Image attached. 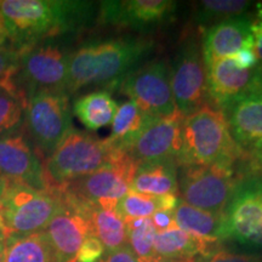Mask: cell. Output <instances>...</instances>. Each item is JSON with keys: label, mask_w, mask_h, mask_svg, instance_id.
Listing matches in <instances>:
<instances>
[{"label": "cell", "mask_w": 262, "mask_h": 262, "mask_svg": "<svg viewBox=\"0 0 262 262\" xmlns=\"http://www.w3.org/2000/svg\"><path fill=\"white\" fill-rule=\"evenodd\" d=\"M178 170L179 165L175 159L140 164L134 175L130 191L150 195H179Z\"/></svg>", "instance_id": "obj_21"}, {"label": "cell", "mask_w": 262, "mask_h": 262, "mask_svg": "<svg viewBox=\"0 0 262 262\" xmlns=\"http://www.w3.org/2000/svg\"><path fill=\"white\" fill-rule=\"evenodd\" d=\"M0 9L9 47L21 52L81 31L93 21L96 8L91 2L77 0H4Z\"/></svg>", "instance_id": "obj_1"}, {"label": "cell", "mask_w": 262, "mask_h": 262, "mask_svg": "<svg viewBox=\"0 0 262 262\" xmlns=\"http://www.w3.org/2000/svg\"><path fill=\"white\" fill-rule=\"evenodd\" d=\"M153 225L157 229V232L166 231V229L173 228L178 226L173 219V211H165V210H158L150 217Z\"/></svg>", "instance_id": "obj_36"}, {"label": "cell", "mask_w": 262, "mask_h": 262, "mask_svg": "<svg viewBox=\"0 0 262 262\" xmlns=\"http://www.w3.org/2000/svg\"><path fill=\"white\" fill-rule=\"evenodd\" d=\"M126 244L137 258L155 255V237L157 229L150 217L125 220Z\"/></svg>", "instance_id": "obj_28"}, {"label": "cell", "mask_w": 262, "mask_h": 262, "mask_svg": "<svg viewBox=\"0 0 262 262\" xmlns=\"http://www.w3.org/2000/svg\"><path fill=\"white\" fill-rule=\"evenodd\" d=\"M2 183H3V180H2V178H0V188H2Z\"/></svg>", "instance_id": "obj_42"}, {"label": "cell", "mask_w": 262, "mask_h": 262, "mask_svg": "<svg viewBox=\"0 0 262 262\" xmlns=\"http://www.w3.org/2000/svg\"><path fill=\"white\" fill-rule=\"evenodd\" d=\"M254 4L247 0H203L195 5V26L203 31L225 19L247 15Z\"/></svg>", "instance_id": "obj_27"}, {"label": "cell", "mask_w": 262, "mask_h": 262, "mask_svg": "<svg viewBox=\"0 0 262 262\" xmlns=\"http://www.w3.org/2000/svg\"><path fill=\"white\" fill-rule=\"evenodd\" d=\"M61 204L56 189H37L24 182L3 180L0 233L4 239L44 231Z\"/></svg>", "instance_id": "obj_5"}, {"label": "cell", "mask_w": 262, "mask_h": 262, "mask_svg": "<svg viewBox=\"0 0 262 262\" xmlns=\"http://www.w3.org/2000/svg\"><path fill=\"white\" fill-rule=\"evenodd\" d=\"M18 54L14 89L26 104L32 96L40 93L67 94L68 64L72 54L67 45L52 39Z\"/></svg>", "instance_id": "obj_6"}, {"label": "cell", "mask_w": 262, "mask_h": 262, "mask_svg": "<svg viewBox=\"0 0 262 262\" xmlns=\"http://www.w3.org/2000/svg\"><path fill=\"white\" fill-rule=\"evenodd\" d=\"M22 125L44 162L73 127L70 96L62 93H40L32 96L26 104Z\"/></svg>", "instance_id": "obj_9"}, {"label": "cell", "mask_w": 262, "mask_h": 262, "mask_svg": "<svg viewBox=\"0 0 262 262\" xmlns=\"http://www.w3.org/2000/svg\"><path fill=\"white\" fill-rule=\"evenodd\" d=\"M170 67V85L176 108L183 117L211 103L202 39L188 28L180 41Z\"/></svg>", "instance_id": "obj_8"}, {"label": "cell", "mask_w": 262, "mask_h": 262, "mask_svg": "<svg viewBox=\"0 0 262 262\" xmlns=\"http://www.w3.org/2000/svg\"><path fill=\"white\" fill-rule=\"evenodd\" d=\"M3 48H10V47H9L8 31H6L4 18H3V15H2V9H0V49Z\"/></svg>", "instance_id": "obj_40"}, {"label": "cell", "mask_w": 262, "mask_h": 262, "mask_svg": "<svg viewBox=\"0 0 262 262\" xmlns=\"http://www.w3.org/2000/svg\"><path fill=\"white\" fill-rule=\"evenodd\" d=\"M224 113L232 137L247 155L262 148V94L235 101Z\"/></svg>", "instance_id": "obj_19"}, {"label": "cell", "mask_w": 262, "mask_h": 262, "mask_svg": "<svg viewBox=\"0 0 262 262\" xmlns=\"http://www.w3.org/2000/svg\"><path fill=\"white\" fill-rule=\"evenodd\" d=\"M4 262H57L44 231L12 235L4 241Z\"/></svg>", "instance_id": "obj_24"}, {"label": "cell", "mask_w": 262, "mask_h": 262, "mask_svg": "<svg viewBox=\"0 0 262 262\" xmlns=\"http://www.w3.org/2000/svg\"><path fill=\"white\" fill-rule=\"evenodd\" d=\"M116 208H106L96 204H91L90 208L89 217L93 233L100 239L106 251L127 245L125 224Z\"/></svg>", "instance_id": "obj_26"}, {"label": "cell", "mask_w": 262, "mask_h": 262, "mask_svg": "<svg viewBox=\"0 0 262 262\" xmlns=\"http://www.w3.org/2000/svg\"><path fill=\"white\" fill-rule=\"evenodd\" d=\"M137 260H139V262H195L196 258H164L153 255V256L141 257L137 258Z\"/></svg>", "instance_id": "obj_39"}, {"label": "cell", "mask_w": 262, "mask_h": 262, "mask_svg": "<svg viewBox=\"0 0 262 262\" xmlns=\"http://www.w3.org/2000/svg\"><path fill=\"white\" fill-rule=\"evenodd\" d=\"M195 262H262V257L257 255L234 253V251L217 248L210 254L198 257Z\"/></svg>", "instance_id": "obj_32"}, {"label": "cell", "mask_w": 262, "mask_h": 262, "mask_svg": "<svg viewBox=\"0 0 262 262\" xmlns=\"http://www.w3.org/2000/svg\"><path fill=\"white\" fill-rule=\"evenodd\" d=\"M182 120L179 111L168 117L148 118L127 153L139 165L156 160H176L181 149Z\"/></svg>", "instance_id": "obj_17"}, {"label": "cell", "mask_w": 262, "mask_h": 262, "mask_svg": "<svg viewBox=\"0 0 262 262\" xmlns=\"http://www.w3.org/2000/svg\"><path fill=\"white\" fill-rule=\"evenodd\" d=\"M226 237L262 248V175L247 173L239 181L225 210Z\"/></svg>", "instance_id": "obj_11"}, {"label": "cell", "mask_w": 262, "mask_h": 262, "mask_svg": "<svg viewBox=\"0 0 262 262\" xmlns=\"http://www.w3.org/2000/svg\"><path fill=\"white\" fill-rule=\"evenodd\" d=\"M26 102L18 95L0 88V135L22 123Z\"/></svg>", "instance_id": "obj_30"}, {"label": "cell", "mask_w": 262, "mask_h": 262, "mask_svg": "<svg viewBox=\"0 0 262 262\" xmlns=\"http://www.w3.org/2000/svg\"><path fill=\"white\" fill-rule=\"evenodd\" d=\"M126 152L88 131L72 129L42 162L45 187L58 189L74 180L111 165Z\"/></svg>", "instance_id": "obj_4"}, {"label": "cell", "mask_w": 262, "mask_h": 262, "mask_svg": "<svg viewBox=\"0 0 262 262\" xmlns=\"http://www.w3.org/2000/svg\"><path fill=\"white\" fill-rule=\"evenodd\" d=\"M220 247L206 243L201 238L176 227L157 232L155 237V255L164 258H198L210 254Z\"/></svg>", "instance_id": "obj_22"}, {"label": "cell", "mask_w": 262, "mask_h": 262, "mask_svg": "<svg viewBox=\"0 0 262 262\" xmlns=\"http://www.w3.org/2000/svg\"><path fill=\"white\" fill-rule=\"evenodd\" d=\"M173 219L183 231L201 238L214 247H219L222 241L227 239L225 214L202 210L180 199L178 208L173 210Z\"/></svg>", "instance_id": "obj_20"}, {"label": "cell", "mask_w": 262, "mask_h": 262, "mask_svg": "<svg viewBox=\"0 0 262 262\" xmlns=\"http://www.w3.org/2000/svg\"><path fill=\"white\" fill-rule=\"evenodd\" d=\"M208 91L211 103L224 111L229 104L251 95L262 94V67L242 70L233 57L206 63Z\"/></svg>", "instance_id": "obj_15"}, {"label": "cell", "mask_w": 262, "mask_h": 262, "mask_svg": "<svg viewBox=\"0 0 262 262\" xmlns=\"http://www.w3.org/2000/svg\"><path fill=\"white\" fill-rule=\"evenodd\" d=\"M98 262H139V260L133 250L127 245H124L116 250L106 251Z\"/></svg>", "instance_id": "obj_35"}, {"label": "cell", "mask_w": 262, "mask_h": 262, "mask_svg": "<svg viewBox=\"0 0 262 262\" xmlns=\"http://www.w3.org/2000/svg\"><path fill=\"white\" fill-rule=\"evenodd\" d=\"M254 11L250 16L251 34L254 38V50L257 56L258 66L262 67V3H255Z\"/></svg>", "instance_id": "obj_34"}, {"label": "cell", "mask_w": 262, "mask_h": 262, "mask_svg": "<svg viewBox=\"0 0 262 262\" xmlns=\"http://www.w3.org/2000/svg\"><path fill=\"white\" fill-rule=\"evenodd\" d=\"M106 253L103 244L94 234L85 238L75 255L74 262H98Z\"/></svg>", "instance_id": "obj_33"}, {"label": "cell", "mask_w": 262, "mask_h": 262, "mask_svg": "<svg viewBox=\"0 0 262 262\" xmlns=\"http://www.w3.org/2000/svg\"><path fill=\"white\" fill-rule=\"evenodd\" d=\"M155 49L147 35L90 41L72 51L68 64L67 95L89 86L117 89L127 73L139 67Z\"/></svg>", "instance_id": "obj_2"}, {"label": "cell", "mask_w": 262, "mask_h": 262, "mask_svg": "<svg viewBox=\"0 0 262 262\" xmlns=\"http://www.w3.org/2000/svg\"><path fill=\"white\" fill-rule=\"evenodd\" d=\"M243 176L242 166L181 165L178 170L179 196L194 208L224 214Z\"/></svg>", "instance_id": "obj_7"}, {"label": "cell", "mask_w": 262, "mask_h": 262, "mask_svg": "<svg viewBox=\"0 0 262 262\" xmlns=\"http://www.w3.org/2000/svg\"><path fill=\"white\" fill-rule=\"evenodd\" d=\"M0 178L47 189L42 160L26 135L22 123L0 135Z\"/></svg>", "instance_id": "obj_16"}, {"label": "cell", "mask_w": 262, "mask_h": 262, "mask_svg": "<svg viewBox=\"0 0 262 262\" xmlns=\"http://www.w3.org/2000/svg\"><path fill=\"white\" fill-rule=\"evenodd\" d=\"M202 50L208 62L234 56L243 49H254L249 14L219 22L202 31Z\"/></svg>", "instance_id": "obj_18"}, {"label": "cell", "mask_w": 262, "mask_h": 262, "mask_svg": "<svg viewBox=\"0 0 262 262\" xmlns=\"http://www.w3.org/2000/svg\"><path fill=\"white\" fill-rule=\"evenodd\" d=\"M137 168L139 164L129 153H125L111 165L74 180L58 189H63L90 204L116 208L118 202L131 189V182Z\"/></svg>", "instance_id": "obj_12"}, {"label": "cell", "mask_w": 262, "mask_h": 262, "mask_svg": "<svg viewBox=\"0 0 262 262\" xmlns=\"http://www.w3.org/2000/svg\"><path fill=\"white\" fill-rule=\"evenodd\" d=\"M4 237L0 233V262H4Z\"/></svg>", "instance_id": "obj_41"}, {"label": "cell", "mask_w": 262, "mask_h": 262, "mask_svg": "<svg viewBox=\"0 0 262 262\" xmlns=\"http://www.w3.org/2000/svg\"><path fill=\"white\" fill-rule=\"evenodd\" d=\"M248 155L229 131L224 111L206 104L183 117L181 149L176 158L181 165H243Z\"/></svg>", "instance_id": "obj_3"}, {"label": "cell", "mask_w": 262, "mask_h": 262, "mask_svg": "<svg viewBox=\"0 0 262 262\" xmlns=\"http://www.w3.org/2000/svg\"><path fill=\"white\" fill-rule=\"evenodd\" d=\"M176 6L172 0H107L98 4V21L145 35L168 25Z\"/></svg>", "instance_id": "obj_14"}, {"label": "cell", "mask_w": 262, "mask_h": 262, "mask_svg": "<svg viewBox=\"0 0 262 262\" xmlns=\"http://www.w3.org/2000/svg\"><path fill=\"white\" fill-rule=\"evenodd\" d=\"M244 173H261L262 175V148L248 155L243 165Z\"/></svg>", "instance_id": "obj_38"}, {"label": "cell", "mask_w": 262, "mask_h": 262, "mask_svg": "<svg viewBox=\"0 0 262 262\" xmlns=\"http://www.w3.org/2000/svg\"><path fill=\"white\" fill-rule=\"evenodd\" d=\"M116 209L124 221L152 217L160 210V196L129 191L118 202Z\"/></svg>", "instance_id": "obj_29"}, {"label": "cell", "mask_w": 262, "mask_h": 262, "mask_svg": "<svg viewBox=\"0 0 262 262\" xmlns=\"http://www.w3.org/2000/svg\"><path fill=\"white\" fill-rule=\"evenodd\" d=\"M56 191L60 193V208L44 232L54 249L57 262H74L85 238L94 234L89 217L91 204L75 198L63 189Z\"/></svg>", "instance_id": "obj_13"}, {"label": "cell", "mask_w": 262, "mask_h": 262, "mask_svg": "<svg viewBox=\"0 0 262 262\" xmlns=\"http://www.w3.org/2000/svg\"><path fill=\"white\" fill-rule=\"evenodd\" d=\"M232 57L234 58L235 63L242 70H249V68H253L258 64L257 56L254 49H243Z\"/></svg>", "instance_id": "obj_37"}, {"label": "cell", "mask_w": 262, "mask_h": 262, "mask_svg": "<svg viewBox=\"0 0 262 262\" xmlns=\"http://www.w3.org/2000/svg\"><path fill=\"white\" fill-rule=\"evenodd\" d=\"M18 56V52L12 50L11 48L0 49V88L14 94H16L14 77L17 70Z\"/></svg>", "instance_id": "obj_31"}, {"label": "cell", "mask_w": 262, "mask_h": 262, "mask_svg": "<svg viewBox=\"0 0 262 262\" xmlns=\"http://www.w3.org/2000/svg\"><path fill=\"white\" fill-rule=\"evenodd\" d=\"M117 90L126 95L149 118L178 112L170 85V67L164 60L140 64L120 80Z\"/></svg>", "instance_id": "obj_10"}, {"label": "cell", "mask_w": 262, "mask_h": 262, "mask_svg": "<svg viewBox=\"0 0 262 262\" xmlns=\"http://www.w3.org/2000/svg\"><path fill=\"white\" fill-rule=\"evenodd\" d=\"M118 110L116 100L108 90H98L81 95L74 101L75 117L88 130L96 131L112 124Z\"/></svg>", "instance_id": "obj_23"}, {"label": "cell", "mask_w": 262, "mask_h": 262, "mask_svg": "<svg viewBox=\"0 0 262 262\" xmlns=\"http://www.w3.org/2000/svg\"><path fill=\"white\" fill-rule=\"evenodd\" d=\"M148 118L133 101H125L118 106L108 142L116 149L127 153Z\"/></svg>", "instance_id": "obj_25"}]
</instances>
